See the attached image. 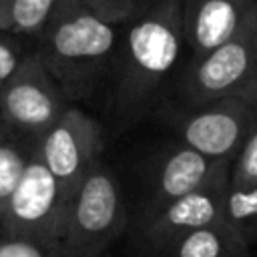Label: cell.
Returning <instances> with one entry per match:
<instances>
[{"label":"cell","instance_id":"obj_9","mask_svg":"<svg viewBox=\"0 0 257 257\" xmlns=\"http://www.w3.org/2000/svg\"><path fill=\"white\" fill-rule=\"evenodd\" d=\"M104 149L102 124L80 104H70L38 143L42 163L70 195L104 161Z\"/></svg>","mask_w":257,"mask_h":257},{"label":"cell","instance_id":"obj_10","mask_svg":"<svg viewBox=\"0 0 257 257\" xmlns=\"http://www.w3.org/2000/svg\"><path fill=\"white\" fill-rule=\"evenodd\" d=\"M229 173H231V163H225L209 183L169 203L153 219L133 229L131 233H133V243L137 247V255L161 249L163 245L195 229L221 223L225 195L229 189Z\"/></svg>","mask_w":257,"mask_h":257},{"label":"cell","instance_id":"obj_3","mask_svg":"<svg viewBox=\"0 0 257 257\" xmlns=\"http://www.w3.org/2000/svg\"><path fill=\"white\" fill-rule=\"evenodd\" d=\"M128 225L131 217L122 181L102 161L72 195L58 255L106 257Z\"/></svg>","mask_w":257,"mask_h":257},{"label":"cell","instance_id":"obj_14","mask_svg":"<svg viewBox=\"0 0 257 257\" xmlns=\"http://www.w3.org/2000/svg\"><path fill=\"white\" fill-rule=\"evenodd\" d=\"M58 4L60 0H10L4 28L36 42L38 46V40L56 16Z\"/></svg>","mask_w":257,"mask_h":257},{"label":"cell","instance_id":"obj_13","mask_svg":"<svg viewBox=\"0 0 257 257\" xmlns=\"http://www.w3.org/2000/svg\"><path fill=\"white\" fill-rule=\"evenodd\" d=\"M36 151L38 141L16 133L0 116V221L26 165L30 163Z\"/></svg>","mask_w":257,"mask_h":257},{"label":"cell","instance_id":"obj_22","mask_svg":"<svg viewBox=\"0 0 257 257\" xmlns=\"http://www.w3.org/2000/svg\"><path fill=\"white\" fill-rule=\"evenodd\" d=\"M135 257H137V255H135Z\"/></svg>","mask_w":257,"mask_h":257},{"label":"cell","instance_id":"obj_19","mask_svg":"<svg viewBox=\"0 0 257 257\" xmlns=\"http://www.w3.org/2000/svg\"><path fill=\"white\" fill-rule=\"evenodd\" d=\"M0 257H58V253L38 241L14 235L0 227Z\"/></svg>","mask_w":257,"mask_h":257},{"label":"cell","instance_id":"obj_16","mask_svg":"<svg viewBox=\"0 0 257 257\" xmlns=\"http://www.w3.org/2000/svg\"><path fill=\"white\" fill-rule=\"evenodd\" d=\"M139 2L141 0H60L56 16L64 12L82 10V12H90L110 22H124L133 16Z\"/></svg>","mask_w":257,"mask_h":257},{"label":"cell","instance_id":"obj_17","mask_svg":"<svg viewBox=\"0 0 257 257\" xmlns=\"http://www.w3.org/2000/svg\"><path fill=\"white\" fill-rule=\"evenodd\" d=\"M34 52H36V42L12 30L0 28V84L6 82Z\"/></svg>","mask_w":257,"mask_h":257},{"label":"cell","instance_id":"obj_11","mask_svg":"<svg viewBox=\"0 0 257 257\" xmlns=\"http://www.w3.org/2000/svg\"><path fill=\"white\" fill-rule=\"evenodd\" d=\"M257 0H181L189 56H203L249 28Z\"/></svg>","mask_w":257,"mask_h":257},{"label":"cell","instance_id":"obj_18","mask_svg":"<svg viewBox=\"0 0 257 257\" xmlns=\"http://www.w3.org/2000/svg\"><path fill=\"white\" fill-rule=\"evenodd\" d=\"M229 185L231 187L257 185V122L249 133L245 145L237 153V157L231 161Z\"/></svg>","mask_w":257,"mask_h":257},{"label":"cell","instance_id":"obj_20","mask_svg":"<svg viewBox=\"0 0 257 257\" xmlns=\"http://www.w3.org/2000/svg\"><path fill=\"white\" fill-rule=\"evenodd\" d=\"M8 6H10V0H0V28H4V26H6Z\"/></svg>","mask_w":257,"mask_h":257},{"label":"cell","instance_id":"obj_6","mask_svg":"<svg viewBox=\"0 0 257 257\" xmlns=\"http://www.w3.org/2000/svg\"><path fill=\"white\" fill-rule=\"evenodd\" d=\"M70 201L72 195L50 173L36 151L6 205L0 227L58 253Z\"/></svg>","mask_w":257,"mask_h":257},{"label":"cell","instance_id":"obj_4","mask_svg":"<svg viewBox=\"0 0 257 257\" xmlns=\"http://www.w3.org/2000/svg\"><path fill=\"white\" fill-rule=\"evenodd\" d=\"M253 84H257V38L249 24L219 48L203 56H189L161 112L199 108Z\"/></svg>","mask_w":257,"mask_h":257},{"label":"cell","instance_id":"obj_5","mask_svg":"<svg viewBox=\"0 0 257 257\" xmlns=\"http://www.w3.org/2000/svg\"><path fill=\"white\" fill-rule=\"evenodd\" d=\"M161 114L191 149L217 161H233L257 122V84L199 108Z\"/></svg>","mask_w":257,"mask_h":257},{"label":"cell","instance_id":"obj_7","mask_svg":"<svg viewBox=\"0 0 257 257\" xmlns=\"http://www.w3.org/2000/svg\"><path fill=\"white\" fill-rule=\"evenodd\" d=\"M72 102L48 72L38 52L0 84V116L20 135L38 141L62 118Z\"/></svg>","mask_w":257,"mask_h":257},{"label":"cell","instance_id":"obj_1","mask_svg":"<svg viewBox=\"0 0 257 257\" xmlns=\"http://www.w3.org/2000/svg\"><path fill=\"white\" fill-rule=\"evenodd\" d=\"M187 58L181 0H141L124 20L104 100L116 126L159 114Z\"/></svg>","mask_w":257,"mask_h":257},{"label":"cell","instance_id":"obj_15","mask_svg":"<svg viewBox=\"0 0 257 257\" xmlns=\"http://www.w3.org/2000/svg\"><path fill=\"white\" fill-rule=\"evenodd\" d=\"M223 223L245 243H257V185L231 187L225 195Z\"/></svg>","mask_w":257,"mask_h":257},{"label":"cell","instance_id":"obj_21","mask_svg":"<svg viewBox=\"0 0 257 257\" xmlns=\"http://www.w3.org/2000/svg\"><path fill=\"white\" fill-rule=\"evenodd\" d=\"M251 28H253V34L257 38V6H255V14H253V20H251Z\"/></svg>","mask_w":257,"mask_h":257},{"label":"cell","instance_id":"obj_8","mask_svg":"<svg viewBox=\"0 0 257 257\" xmlns=\"http://www.w3.org/2000/svg\"><path fill=\"white\" fill-rule=\"evenodd\" d=\"M225 163H231V161L211 159L191 149L181 139L165 147L159 155H155L147 163L143 171L141 199L137 203L139 215L131 221L128 231L153 219L169 203L209 183Z\"/></svg>","mask_w":257,"mask_h":257},{"label":"cell","instance_id":"obj_2","mask_svg":"<svg viewBox=\"0 0 257 257\" xmlns=\"http://www.w3.org/2000/svg\"><path fill=\"white\" fill-rule=\"evenodd\" d=\"M124 22L90 12L58 14L38 40L36 52L72 104L106 100Z\"/></svg>","mask_w":257,"mask_h":257},{"label":"cell","instance_id":"obj_12","mask_svg":"<svg viewBox=\"0 0 257 257\" xmlns=\"http://www.w3.org/2000/svg\"><path fill=\"white\" fill-rule=\"evenodd\" d=\"M137 257H249V245L221 221L217 225L195 229L161 249Z\"/></svg>","mask_w":257,"mask_h":257}]
</instances>
